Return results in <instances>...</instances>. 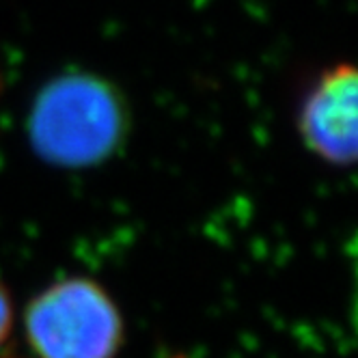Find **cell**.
I'll return each instance as SVG.
<instances>
[{
    "label": "cell",
    "mask_w": 358,
    "mask_h": 358,
    "mask_svg": "<svg viewBox=\"0 0 358 358\" xmlns=\"http://www.w3.org/2000/svg\"><path fill=\"white\" fill-rule=\"evenodd\" d=\"M125 117L117 93L87 73L55 78L35 99L29 132L35 151L59 166L106 160L119 145Z\"/></svg>",
    "instance_id": "obj_1"
},
{
    "label": "cell",
    "mask_w": 358,
    "mask_h": 358,
    "mask_svg": "<svg viewBox=\"0 0 358 358\" xmlns=\"http://www.w3.org/2000/svg\"><path fill=\"white\" fill-rule=\"evenodd\" d=\"M24 330L39 358H115L123 317L113 296L85 276L57 280L24 311Z\"/></svg>",
    "instance_id": "obj_2"
},
{
    "label": "cell",
    "mask_w": 358,
    "mask_h": 358,
    "mask_svg": "<svg viewBox=\"0 0 358 358\" xmlns=\"http://www.w3.org/2000/svg\"><path fill=\"white\" fill-rule=\"evenodd\" d=\"M356 69L350 63H337L320 76L300 104L302 143L335 166H350L356 160Z\"/></svg>",
    "instance_id": "obj_3"
},
{
    "label": "cell",
    "mask_w": 358,
    "mask_h": 358,
    "mask_svg": "<svg viewBox=\"0 0 358 358\" xmlns=\"http://www.w3.org/2000/svg\"><path fill=\"white\" fill-rule=\"evenodd\" d=\"M13 320H15V311H13L11 294H9L7 285L0 280V348H3L7 343V339L11 337Z\"/></svg>",
    "instance_id": "obj_4"
}]
</instances>
